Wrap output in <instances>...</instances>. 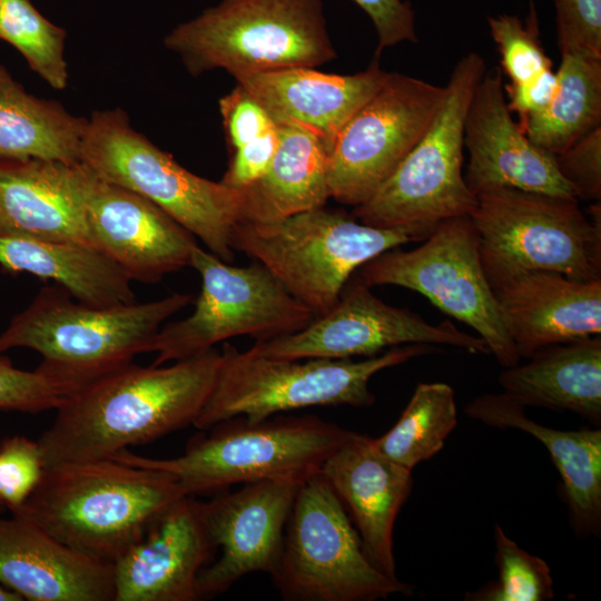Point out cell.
<instances>
[{
  "instance_id": "cell-1",
  "label": "cell",
  "mask_w": 601,
  "mask_h": 601,
  "mask_svg": "<svg viewBox=\"0 0 601 601\" xmlns=\"http://www.w3.org/2000/svg\"><path fill=\"white\" fill-rule=\"evenodd\" d=\"M217 348L169 366L132 362L81 386L37 441L45 467L108 459L193 425L214 387Z\"/></svg>"
},
{
  "instance_id": "cell-2",
  "label": "cell",
  "mask_w": 601,
  "mask_h": 601,
  "mask_svg": "<svg viewBox=\"0 0 601 601\" xmlns=\"http://www.w3.org/2000/svg\"><path fill=\"white\" fill-rule=\"evenodd\" d=\"M183 495L175 475L108 457L45 467L35 490L11 513L87 555L115 563Z\"/></svg>"
},
{
  "instance_id": "cell-3",
  "label": "cell",
  "mask_w": 601,
  "mask_h": 601,
  "mask_svg": "<svg viewBox=\"0 0 601 601\" xmlns=\"http://www.w3.org/2000/svg\"><path fill=\"white\" fill-rule=\"evenodd\" d=\"M62 287L47 286L0 334V351L38 352V371L70 395L99 376L149 353L164 323L193 303L190 294L111 307L72 302Z\"/></svg>"
},
{
  "instance_id": "cell-4",
  "label": "cell",
  "mask_w": 601,
  "mask_h": 601,
  "mask_svg": "<svg viewBox=\"0 0 601 601\" xmlns=\"http://www.w3.org/2000/svg\"><path fill=\"white\" fill-rule=\"evenodd\" d=\"M164 45L194 77L316 68L337 57L322 0H220L175 27Z\"/></svg>"
},
{
  "instance_id": "cell-5",
  "label": "cell",
  "mask_w": 601,
  "mask_h": 601,
  "mask_svg": "<svg viewBox=\"0 0 601 601\" xmlns=\"http://www.w3.org/2000/svg\"><path fill=\"white\" fill-rule=\"evenodd\" d=\"M80 161L98 177L141 195L233 263L231 239L246 220V195L197 176L136 131L120 108L93 111L80 146Z\"/></svg>"
},
{
  "instance_id": "cell-6",
  "label": "cell",
  "mask_w": 601,
  "mask_h": 601,
  "mask_svg": "<svg viewBox=\"0 0 601 601\" xmlns=\"http://www.w3.org/2000/svg\"><path fill=\"white\" fill-rule=\"evenodd\" d=\"M204 431L173 459L140 456L127 449L109 457L166 471L185 494L196 495L265 479L303 481L319 472L349 433L312 415L260 421L237 416Z\"/></svg>"
},
{
  "instance_id": "cell-7",
  "label": "cell",
  "mask_w": 601,
  "mask_h": 601,
  "mask_svg": "<svg viewBox=\"0 0 601 601\" xmlns=\"http://www.w3.org/2000/svg\"><path fill=\"white\" fill-rule=\"evenodd\" d=\"M437 351L435 345L408 344L353 362L351 358L286 359L238 351L225 343L214 387L193 426L207 430L233 417L260 421L280 412L309 406H371L373 375Z\"/></svg>"
},
{
  "instance_id": "cell-8",
  "label": "cell",
  "mask_w": 601,
  "mask_h": 601,
  "mask_svg": "<svg viewBox=\"0 0 601 601\" xmlns=\"http://www.w3.org/2000/svg\"><path fill=\"white\" fill-rule=\"evenodd\" d=\"M469 216L491 287L525 270L601 280L600 201L584 213L574 197L493 187Z\"/></svg>"
},
{
  "instance_id": "cell-9",
  "label": "cell",
  "mask_w": 601,
  "mask_h": 601,
  "mask_svg": "<svg viewBox=\"0 0 601 601\" xmlns=\"http://www.w3.org/2000/svg\"><path fill=\"white\" fill-rule=\"evenodd\" d=\"M417 240L424 238L408 229L367 226L324 206L274 221H242L231 245L263 265L318 317L333 308L363 264Z\"/></svg>"
},
{
  "instance_id": "cell-10",
  "label": "cell",
  "mask_w": 601,
  "mask_h": 601,
  "mask_svg": "<svg viewBox=\"0 0 601 601\" xmlns=\"http://www.w3.org/2000/svg\"><path fill=\"white\" fill-rule=\"evenodd\" d=\"M485 71L476 52L456 62L428 129L373 196L354 207V218L372 227L408 229L426 239L442 220L474 210L476 196L462 171L464 124Z\"/></svg>"
},
{
  "instance_id": "cell-11",
  "label": "cell",
  "mask_w": 601,
  "mask_h": 601,
  "mask_svg": "<svg viewBox=\"0 0 601 601\" xmlns=\"http://www.w3.org/2000/svg\"><path fill=\"white\" fill-rule=\"evenodd\" d=\"M272 580L287 601H375L413 594V587L370 561L346 510L319 472L298 486Z\"/></svg>"
},
{
  "instance_id": "cell-12",
  "label": "cell",
  "mask_w": 601,
  "mask_h": 601,
  "mask_svg": "<svg viewBox=\"0 0 601 601\" xmlns=\"http://www.w3.org/2000/svg\"><path fill=\"white\" fill-rule=\"evenodd\" d=\"M190 266L201 277L195 309L181 321L162 325L149 348L157 354L151 365L204 354L237 336L256 342L286 336L316 318L257 262L233 266L197 246Z\"/></svg>"
},
{
  "instance_id": "cell-13",
  "label": "cell",
  "mask_w": 601,
  "mask_h": 601,
  "mask_svg": "<svg viewBox=\"0 0 601 601\" xmlns=\"http://www.w3.org/2000/svg\"><path fill=\"white\" fill-rule=\"evenodd\" d=\"M358 277L370 287L396 285L424 295L475 329L502 367L520 363L482 266L470 216L442 220L417 248L396 247L377 255L358 268Z\"/></svg>"
},
{
  "instance_id": "cell-14",
  "label": "cell",
  "mask_w": 601,
  "mask_h": 601,
  "mask_svg": "<svg viewBox=\"0 0 601 601\" xmlns=\"http://www.w3.org/2000/svg\"><path fill=\"white\" fill-rule=\"evenodd\" d=\"M445 93V86L388 72L332 145L327 164L329 197L354 207L371 198L428 129Z\"/></svg>"
},
{
  "instance_id": "cell-15",
  "label": "cell",
  "mask_w": 601,
  "mask_h": 601,
  "mask_svg": "<svg viewBox=\"0 0 601 601\" xmlns=\"http://www.w3.org/2000/svg\"><path fill=\"white\" fill-rule=\"evenodd\" d=\"M370 288L358 275H352L325 315L296 333L256 342L250 349L286 359L372 357L408 344L450 345L490 354L483 338L457 329L450 321L430 324L407 308L386 304Z\"/></svg>"
},
{
  "instance_id": "cell-16",
  "label": "cell",
  "mask_w": 601,
  "mask_h": 601,
  "mask_svg": "<svg viewBox=\"0 0 601 601\" xmlns=\"http://www.w3.org/2000/svg\"><path fill=\"white\" fill-rule=\"evenodd\" d=\"M300 482L284 477L259 480L237 491L224 490L203 502L209 535L221 554L198 577L200 599L224 593L254 572L270 578L276 574L286 522Z\"/></svg>"
},
{
  "instance_id": "cell-17",
  "label": "cell",
  "mask_w": 601,
  "mask_h": 601,
  "mask_svg": "<svg viewBox=\"0 0 601 601\" xmlns=\"http://www.w3.org/2000/svg\"><path fill=\"white\" fill-rule=\"evenodd\" d=\"M86 215L95 246L132 280L155 284L190 266L196 237L152 201L91 169Z\"/></svg>"
},
{
  "instance_id": "cell-18",
  "label": "cell",
  "mask_w": 601,
  "mask_h": 601,
  "mask_svg": "<svg viewBox=\"0 0 601 601\" xmlns=\"http://www.w3.org/2000/svg\"><path fill=\"white\" fill-rule=\"evenodd\" d=\"M469 164L464 176L476 196L493 187H510L561 197L574 189L560 174L555 157L535 146L512 118L499 68L479 81L464 124Z\"/></svg>"
},
{
  "instance_id": "cell-19",
  "label": "cell",
  "mask_w": 601,
  "mask_h": 601,
  "mask_svg": "<svg viewBox=\"0 0 601 601\" xmlns=\"http://www.w3.org/2000/svg\"><path fill=\"white\" fill-rule=\"evenodd\" d=\"M215 550L203 502L180 496L115 561V601L201 600L198 577Z\"/></svg>"
},
{
  "instance_id": "cell-20",
  "label": "cell",
  "mask_w": 601,
  "mask_h": 601,
  "mask_svg": "<svg viewBox=\"0 0 601 601\" xmlns=\"http://www.w3.org/2000/svg\"><path fill=\"white\" fill-rule=\"evenodd\" d=\"M90 168L0 158V235L95 247L86 215Z\"/></svg>"
},
{
  "instance_id": "cell-21",
  "label": "cell",
  "mask_w": 601,
  "mask_h": 601,
  "mask_svg": "<svg viewBox=\"0 0 601 601\" xmlns=\"http://www.w3.org/2000/svg\"><path fill=\"white\" fill-rule=\"evenodd\" d=\"M319 473L346 510L370 561L397 578L393 529L411 493V470L381 453L372 437L349 431Z\"/></svg>"
},
{
  "instance_id": "cell-22",
  "label": "cell",
  "mask_w": 601,
  "mask_h": 601,
  "mask_svg": "<svg viewBox=\"0 0 601 601\" xmlns=\"http://www.w3.org/2000/svg\"><path fill=\"white\" fill-rule=\"evenodd\" d=\"M0 584L23 600L115 601V565L12 514L0 518Z\"/></svg>"
},
{
  "instance_id": "cell-23",
  "label": "cell",
  "mask_w": 601,
  "mask_h": 601,
  "mask_svg": "<svg viewBox=\"0 0 601 601\" xmlns=\"http://www.w3.org/2000/svg\"><path fill=\"white\" fill-rule=\"evenodd\" d=\"M491 288L520 357L601 334V280L525 270Z\"/></svg>"
},
{
  "instance_id": "cell-24",
  "label": "cell",
  "mask_w": 601,
  "mask_h": 601,
  "mask_svg": "<svg viewBox=\"0 0 601 601\" xmlns=\"http://www.w3.org/2000/svg\"><path fill=\"white\" fill-rule=\"evenodd\" d=\"M387 73L375 57L366 70L354 75L298 67L235 79L266 109L276 125L298 126L313 132L329 152L342 127L381 88Z\"/></svg>"
},
{
  "instance_id": "cell-25",
  "label": "cell",
  "mask_w": 601,
  "mask_h": 601,
  "mask_svg": "<svg viewBox=\"0 0 601 601\" xmlns=\"http://www.w3.org/2000/svg\"><path fill=\"white\" fill-rule=\"evenodd\" d=\"M525 406L506 393L484 394L472 400L465 413L497 428L531 434L549 451L558 469L569 506L570 522L579 536L601 529V430L562 431L526 416Z\"/></svg>"
},
{
  "instance_id": "cell-26",
  "label": "cell",
  "mask_w": 601,
  "mask_h": 601,
  "mask_svg": "<svg viewBox=\"0 0 601 601\" xmlns=\"http://www.w3.org/2000/svg\"><path fill=\"white\" fill-rule=\"evenodd\" d=\"M529 359L499 375L504 393L524 406L569 411L600 423V335L541 348Z\"/></svg>"
},
{
  "instance_id": "cell-27",
  "label": "cell",
  "mask_w": 601,
  "mask_h": 601,
  "mask_svg": "<svg viewBox=\"0 0 601 601\" xmlns=\"http://www.w3.org/2000/svg\"><path fill=\"white\" fill-rule=\"evenodd\" d=\"M0 266L51 279L72 298L90 306L136 302L132 279L95 247L0 235Z\"/></svg>"
},
{
  "instance_id": "cell-28",
  "label": "cell",
  "mask_w": 601,
  "mask_h": 601,
  "mask_svg": "<svg viewBox=\"0 0 601 601\" xmlns=\"http://www.w3.org/2000/svg\"><path fill=\"white\" fill-rule=\"evenodd\" d=\"M278 144L266 174L244 188L246 220L266 223L324 207L331 198L328 151L313 132L277 125Z\"/></svg>"
},
{
  "instance_id": "cell-29",
  "label": "cell",
  "mask_w": 601,
  "mask_h": 601,
  "mask_svg": "<svg viewBox=\"0 0 601 601\" xmlns=\"http://www.w3.org/2000/svg\"><path fill=\"white\" fill-rule=\"evenodd\" d=\"M87 122L30 95L0 65V158L79 162Z\"/></svg>"
},
{
  "instance_id": "cell-30",
  "label": "cell",
  "mask_w": 601,
  "mask_h": 601,
  "mask_svg": "<svg viewBox=\"0 0 601 601\" xmlns=\"http://www.w3.org/2000/svg\"><path fill=\"white\" fill-rule=\"evenodd\" d=\"M556 76L553 99L518 122L535 146L553 156L601 126V59L561 53Z\"/></svg>"
},
{
  "instance_id": "cell-31",
  "label": "cell",
  "mask_w": 601,
  "mask_h": 601,
  "mask_svg": "<svg viewBox=\"0 0 601 601\" xmlns=\"http://www.w3.org/2000/svg\"><path fill=\"white\" fill-rule=\"evenodd\" d=\"M487 24L509 78L503 85L508 107L522 122L543 109L558 91L556 71L540 41L535 6L531 3L526 22L516 16L500 14L489 17Z\"/></svg>"
},
{
  "instance_id": "cell-32",
  "label": "cell",
  "mask_w": 601,
  "mask_h": 601,
  "mask_svg": "<svg viewBox=\"0 0 601 601\" xmlns=\"http://www.w3.org/2000/svg\"><path fill=\"white\" fill-rule=\"evenodd\" d=\"M456 423L453 388L441 382L420 383L397 422L373 443L385 456L412 471L444 446Z\"/></svg>"
},
{
  "instance_id": "cell-33",
  "label": "cell",
  "mask_w": 601,
  "mask_h": 601,
  "mask_svg": "<svg viewBox=\"0 0 601 601\" xmlns=\"http://www.w3.org/2000/svg\"><path fill=\"white\" fill-rule=\"evenodd\" d=\"M65 29L46 19L30 0H0V39L14 47L31 70L57 90L68 86Z\"/></svg>"
},
{
  "instance_id": "cell-34",
  "label": "cell",
  "mask_w": 601,
  "mask_h": 601,
  "mask_svg": "<svg viewBox=\"0 0 601 601\" xmlns=\"http://www.w3.org/2000/svg\"><path fill=\"white\" fill-rule=\"evenodd\" d=\"M499 581L467 594L473 601H545L553 599L551 570L541 558L511 540L500 525L494 528Z\"/></svg>"
},
{
  "instance_id": "cell-35",
  "label": "cell",
  "mask_w": 601,
  "mask_h": 601,
  "mask_svg": "<svg viewBox=\"0 0 601 601\" xmlns=\"http://www.w3.org/2000/svg\"><path fill=\"white\" fill-rule=\"evenodd\" d=\"M45 463L38 442L14 435L0 443V503L16 511L42 477Z\"/></svg>"
},
{
  "instance_id": "cell-36",
  "label": "cell",
  "mask_w": 601,
  "mask_h": 601,
  "mask_svg": "<svg viewBox=\"0 0 601 601\" xmlns=\"http://www.w3.org/2000/svg\"><path fill=\"white\" fill-rule=\"evenodd\" d=\"M0 351V410L38 413L57 408L67 391L37 368L23 371Z\"/></svg>"
},
{
  "instance_id": "cell-37",
  "label": "cell",
  "mask_w": 601,
  "mask_h": 601,
  "mask_svg": "<svg viewBox=\"0 0 601 601\" xmlns=\"http://www.w3.org/2000/svg\"><path fill=\"white\" fill-rule=\"evenodd\" d=\"M560 52L601 59V0H553Z\"/></svg>"
},
{
  "instance_id": "cell-38",
  "label": "cell",
  "mask_w": 601,
  "mask_h": 601,
  "mask_svg": "<svg viewBox=\"0 0 601 601\" xmlns=\"http://www.w3.org/2000/svg\"><path fill=\"white\" fill-rule=\"evenodd\" d=\"M558 169L581 199H601V126L555 155Z\"/></svg>"
},
{
  "instance_id": "cell-39",
  "label": "cell",
  "mask_w": 601,
  "mask_h": 601,
  "mask_svg": "<svg viewBox=\"0 0 601 601\" xmlns=\"http://www.w3.org/2000/svg\"><path fill=\"white\" fill-rule=\"evenodd\" d=\"M219 111L230 152L277 126L266 109L238 82L220 98Z\"/></svg>"
},
{
  "instance_id": "cell-40",
  "label": "cell",
  "mask_w": 601,
  "mask_h": 601,
  "mask_svg": "<svg viewBox=\"0 0 601 601\" xmlns=\"http://www.w3.org/2000/svg\"><path fill=\"white\" fill-rule=\"evenodd\" d=\"M371 18L378 37L375 57L388 47L410 41L417 42L414 11L403 0H353Z\"/></svg>"
},
{
  "instance_id": "cell-41",
  "label": "cell",
  "mask_w": 601,
  "mask_h": 601,
  "mask_svg": "<svg viewBox=\"0 0 601 601\" xmlns=\"http://www.w3.org/2000/svg\"><path fill=\"white\" fill-rule=\"evenodd\" d=\"M277 144L276 126L270 131L231 151L228 168L220 183L231 188L244 189L259 180L272 164Z\"/></svg>"
},
{
  "instance_id": "cell-42",
  "label": "cell",
  "mask_w": 601,
  "mask_h": 601,
  "mask_svg": "<svg viewBox=\"0 0 601 601\" xmlns=\"http://www.w3.org/2000/svg\"><path fill=\"white\" fill-rule=\"evenodd\" d=\"M23 599L16 592L0 584V601H22Z\"/></svg>"
}]
</instances>
